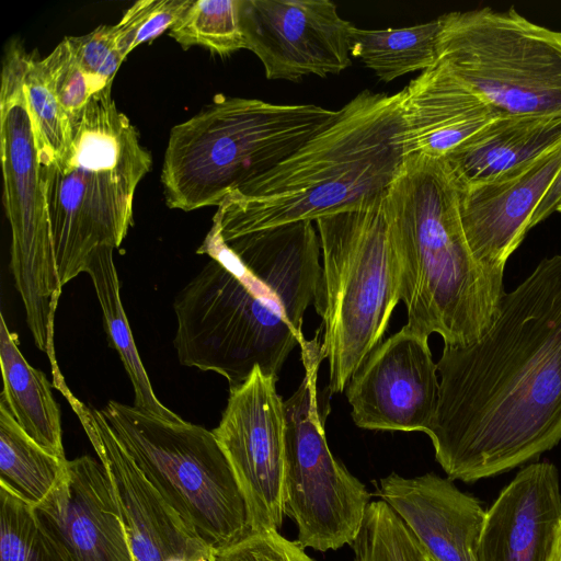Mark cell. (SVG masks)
<instances>
[{
	"label": "cell",
	"mask_w": 561,
	"mask_h": 561,
	"mask_svg": "<svg viewBox=\"0 0 561 561\" xmlns=\"http://www.w3.org/2000/svg\"><path fill=\"white\" fill-rule=\"evenodd\" d=\"M425 433L451 480L476 482L561 442V253L541 260L478 341L444 346Z\"/></svg>",
	"instance_id": "6da1fadb"
},
{
	"label": "cell",
	"mask_w": 561,
	"mask_h": 561,
	"mask_svg": "<svg viewBox=\"0 0 561 561\" xmlns=\"http://www.w3.org/2000/svg\"><path fill=\"white\" fill-rule=\"evenodd\" d=\"M405 327L444 346H467L494 323L504 268L481 263L466 240L459 188L444 158L410 154L386 191Z\"/></svg>",
	"instance_id": "7a4b0ae2"
},
{
	"label": "cell",
	"mask_w": 561,
	"mask_h": 561,
	"mask_svg": "<svg viewBox=\"0 0 561 561\" xmlns=\"http://www.w3.org/2000/svg\"><path fill=\"white\" fill-rule=\"evenodd\" d=\"M402 90H365L300 149L227 197L210 230L222 239L318 218L387 191L405 158Z\"/></svg>",
	"instance_id": "3957f363"
},
{
	"label": "cell",
	"mask_w": 561,
	"mask_h": 561,
	"mask_svg": "<svg viewBox=\"0 0 561 561\" xmlns=\"http://www.w3.org/2000/svg\"><path fill=\"white\" fill-rule=\"evenodd\" d=\"M70 118L67 152L39 163L61 288L84 272L94 252L121 245L133 224L136 187L152 165L112 89L94 94Z\"/></svg>",
	"instance_id": "277c9868"
},
{
	"label": "cell",
	"mask_w": 561,
	"mask_h": 561,
	"mask_svg": "<svg viewBox=\"0 0 561 561\" xmlns=\"http://www.w3.org/2000/svg\"><path fill=\"white\" fill-rule=\"evenodd\" d=\"M339 115L316 104H275L218 94L175 125L161 183L169 208L219 206L328 127Z\"/></svg>",
	"instance_id": "5b68a950"
},
{
	"label": "cell",
	"mask_w": 561,
	"mask_h": 561,
	"mask_svg": "<svg viewBox=\"0 0 561 561\" xmlns=\"http://www.w3.org/2000/svg\"><path fill=\"white\" fill-rule=\"evenodd\" d=\"M388 190V188H387ZM385 194L316 220L322 257L321 352L329 391L352 375L382 342L400 300V273L385 210Z\"/></svg>",
	"instance_id": "8992f818"
},
{
	"label": "cell",
	"mask_w": 561,
	"mask_h": 561,
	"mask_svg": "<svg viewBox=\"0 0 561 561\" xmlns=\"http://www.w3.org/2000/svg\"><path fill=\"white\" fill-rule=\"evenodd\" d=\"M101 412L144 476L213 550L253 533L245 497L213 431L114 400Z\"/></svg>",
	"instance_id": "52a82bcc"
},
{
	"label": "cell",
	"mask_w": 561,
	"mask_h": 561,
	"mask_svg": "<svg viewBox=\"0 0 561 561\" xmlns=\"http://www.w3.org/2000/svg\"><path fill=\"white\" fill-rule=\"evenodd\" d=\"M437 61L503 114L561 115V32L514 8L438 18Z\"/></svg>",
	"instance_id": "ba28073f"
},
{
	"label": "cell",
	"mask_w": 561,
	"mask_h": 561,
	"mask_svg": "<svg viewBox=\"0 0 561 561\" xmlns=\"http://www.w3.org/2000/svg\"><path fill=\"white\" fill-rule=\"evenodd\" d=\"M27 51L8 45L0 89L3 205L11 227V271L36 346L56 363L54 318L61 294L55 265L36 137L23 77Z\"/></svg>",
	"instance_id": "9c48e42d"
},
{
	"label": "cell",
	"mask_w": 561,
	"mask_h": 561,
	"mask_svg": "<svg viewBox=\"0 0 561 561\" xmlns=\"http://www.w3.org/2000/svg\"><path fill=\"white\" fill-rule=\"evenodd\" d=\"M320 327L300 346L305 375L284 401L286 420L283 514L297 526V542L325 552L351 546L358 536L371 494L331 453L318 391L323 360Z\"/></svg>",
	"instance_id": "30bf717a"
},
{
	"label": "cell",
	"mask_w": 561,
	"mask_h": 561,
	"mask_svg": "<svg viewBox=\"0 0 561 561\" xmlns=\"http://www.w3.org/2000/svg\"><path fill=\"white\" fill-rule=\"evenodd\" d=\"M277 378L255 367L245 381L230 387L213 430L245 497L253 533L279 530L284 519L286 420Z\"/></svg>",
	"instance_id": "8fae6325"
},
{
	"label": "cell",
	"mask_w": 561,
	"mask_h": 561,
	"mask_svg": "<svg viewBox=\"0 0 561 561\" xmlns=\"http://www.w3.org/2000/svg\"><path fill=\"white\" fill-rule=\"evenodd\" d=\"M77 414L110 478L135 561H209L213 549L169 505L115 436L101 410L54 380Z\"/></svg>",
	"instance_id": "7c38bea8"
},
{
	"label": "cell",
	"mask_w": 561,
	"mask_h": 561,
	"mask_svg": "<svg viewBox=\"0 0 561 561\" xmlns=\"http://www.w3.org/2000/svg\"><path fill=\"white\" fill-rule=\"evenodd\" d=\"M240 25L270 80L324 78L352 64V24L331 1L240 0Z\"/></svg>",
	"instance_id": "4fadbf2b"
},
{
	"label": "cell",
	"mask_w": 561,
	"mask_h": 561,
	"mask_svg": "<svg viewBox=\"0 0 561 561\" xmlns=\"http://www.w3.org/2000/svg\"><path fill=\"white\" fill-rule=\"evenodd\" d=\"M428 336L405 325L378 344L352 375L345 393L357 427L426 433L439 393Z\"/></svg>",
	"instance_id": "5bb4252c"
},
{
	"label": "cell",
	"mask_w": 561,
	"mask_h": 561,
	"mask_svg": "<svg viewBox=\"0 0 561 561\" xmlns=\"http://www.w3.org/2000/svg\"><path fill=\"white\" fill-rule=\"evenodd\" d=\"M33 510L67 561H135L110 478L92 456L68 460L65 477Z\"/></svg>",
	"instance_id": "9a60e30c"
},
{
	"label": "cell",
	"mask_w": 561,
	"mask_h": 561,
	"mask_svg": "<svg viewBox=\"0 0 561 561\" xmlns=\"http://www.w3.org/2000/svg\"><path fill=\"white\" fill-rule=\"evenodd\" d=\"M561 169V146L494 179L459 185V215L476 259L505 268Z\"/></svg>",
	"instance_id": "2e32d148"
},
{
	"label": "cell",
	"mask_w": 561,
	"mask_h": 561,
	"mask_svg": "<svg viewBox=\"0 0 561 561\" xmlns=\"http://www.w3.org/2000/svg\"><path fill=\"white\" fill-rule=\"evenodd\" d=\"M561 522L557 467H524L485 511L477 561H548Z\"/></svg>",
	"instance_id": "e0dca14e"
},
{
	"label": "cell",
	"mask_w": 561,
	"mask_h": 561,
	"mask_svg": "<svg viewBox=\"0 0 561 561\" xmlns=\"http://www.w3.org/2000/svg\"><path fill=\"white\" fill-rule=\"evenodd\" d=\"M376 495L437 561H477L486 510L454 480L434 472L412 478L391 472L376 483Z\"/></svg>",
	"instance_id": "ac0fdd59"
},
{
	"label": "cell",
	"mask_w": 561,
	"mask_h": 561,
	"mask_svg": "<svg viewBox=\"0 0 561 561\" xmlns=\"http://www.w3.org/2000/svg\"><path fill=\"white\" fill-rule=\"evenodd\" d=\"M402 92L405 157L446 158L503 115L438 61Z\"/></svg>",
	"instance_id": "d6986e66"
},
{
	"label": "cell",
	"mask_w": 561,
	"mask_h": 561,
	"mask_svg": "<svg viewBox=\"0 0 561 561\" xmlns=\"http://www.w3.org/2000/svg\"><path fill=\"white\" fill-rule=\"evenodd\" d=\"M561 146V115L503 114L444 158L459 185L494 179Z\"/></svg>",
	"instance_id": "ffe728a7"
},
{
	"label": "cell",
	"mask_w": 561,
	"mask_h": 561,
	"mask_svg": "<svg viewBox=\"0 0 561 561\" xmlns=\"http://www.w3.org/2000/svg\"><path fill=\"white\" fill-rule=\"evenodd\" d=\"M0 365L4 402L18 424L47 451L66 459L59 407L46 376L22 355L18 337L0 319Z\"/></svg>",
	"instance_id": "44dd1931"
},
{
	"label": "cell",
	"mask_w": 561,
	"mask_h": 561,
	"mask_svg": "<svg viewBox=\"0 0 561 561\" xmlns=\"http://www.w3.org/2000/svg\"><path fill=\"white\" fill-rule=\"evenodd\" d=\"M113 252L112 248H102L94 252L84 272L92 279L110 344L117 351L131 381L134 407L164 420L182 421L181 416L169 410L154 394L124 311Z\"/></svg>",
	"instance_id": "7402d4cb"
},
{
	"label": "cell",
	"mask_w": 561,
	"mask_h": 561,
	"mask_svg": "<svg viewBox=\"0 0 561 561\" xmlns=\"http://www.w3.org/2000/svg\"><path fill=\"white\" fill-rule=\"evenodd\" d=\"M438 19L417 25L350 30L351 56L360 59L379 80L390 82L414 71H424L437 62Z\"/></svg>",
	"instance_id": "603a6c76"
},
{
	"label": "cell",
	"mask_w": 561,
	"mask_h": 561,
	"mask_svg": "<svg viewBox=\"0 0 561 561\" xmlns=\"http://www.w3.org/2000/svg\"><path fill=\"white\" fill-rule=\"evenodd\" d=\"M67 462L31 438L0 400V485L35 506L65 477Z\"/></svg>",
	"instance_id": "cb8c5ba5"
},
{
	"label": "cell",
	"mask_w": 561,
	"mask_h": 561,
	"mask_svg": "<svg viewBox=\"0 0 561 561\" xmlns=\"http://www.w3.org/2000/svg\"><path fill=\"white\" fill-rule=\"evenodd\" d=\"M169 35L184 49L203 46L220 56L245 48L240 0H193Z\"/></svg>",
	"instance_id": "d4e9b609"
},
{
	"label": "cell",
	"mask_w": 561,
	"mask_h": 561,
	"mask_svg": "<svg viewBox=\"0 0 561 561\" xmlns=\"http://www.w3.org/2000/svg\"><path fill=\"white\" fill-rule=\"evenodd\" d=\"M23 84L39 163L61 158L71 144V118L54 92L42 59L36 54L27 53Z\"/></svg>",
	"instance_id": "484cf974"
},
{
	"label": "cell",
	"mask_w": 561,
	"mask_h": 561,
	"mask_svg": "<svg viewBox=\"0 0 561 561\" xmlns=\"http://www.w3.org/2000/svg\"><path fill=\"white\" fill-rule=\"evenodd\" d=\"M353 561H426V550L382 500L371 501L351 545Z\"/></svg>",
	"instance_id": "4316f807"
},
{
	"label": "cell",
	"mask_w": 561,
	"mask_h": 561,
	"mask_svg": "<svg viewBox=\"0 0 561 561\" xmlns=\"http://www.w3.org/2000/svg\"><path fill=\"white\" fill-rule=\"evenodd\" d=\"M0 561H67L39 525L33 506L0 485Z\"/></svg>",
	"instance_id": "83f0119b"
},
{
	"label": "cell",
	"mask_w": 561,
	"mask_h": 561,
	"mask_svg": "<svg viewBox=\"0 0 561 561\" xmlns=\"http://www.w3.org/2000/svg\"><path fill=\"white\" fill-rule=\"evenodd\" d=\"M193 0H140L113 25L124 58L137 46L150 43L175 24Z\"/></svg>",
	"instance_id": "f1b7e54d"
},
{
	"label": "cell",
	"mask_w": 561,
	"mask_h": 561,
	"mask_svg": "<svg viewBox=\"0 0 561 561\" xmlns=\"http://www.w3.org/2000/svg\"><path fill=\"white\" fill-rule=\"evenodd\" d=\"M54 92L70 117L82 111L96 94L80 66L69 36L42 59Z\"/></svg>",
	"instance_id": "f546056e"
},
{
	"label": "cell",
	"mask_w": 561,
	"mask_h": 561,
	"mask_svg": "<svg viewBox=\"0 0 561 561\" xmlns=\"http://www.w3.org/2000/svg\"><path fill=\"white\" fill-rule=\"evenodd\" d=\"M78 60L96 93L112 89L113 80L124 58L113 25H100L81 36H69Z\"/></svg>",
	"instance_id": "4dcf8cb0"
},
{
	"label": "cell",
	"mask_w": 561,
	"mask_h": 561,
	"mask_svg": "<svg viewBox=\"0 0 561 561\" xmlns=\"http://www.w3.org/2000/svg\"><path fill=\"white\" fill-rule=\"evenodd\" d=\"M209 561H314L297 541L276 529L254 531L239 542L214 550Z\"/></svg>",
	"instance_id": "1f68e13d"
},
{
	"label": "cell",
	"mask_w": 561,
	"mask_h": 561,
	"mask_svg": "<svg viewBox=\"0 0 561 561\" xmlns=\"http://www.w3.org/2000/svg\"><path fill=\"white\" fill-rule=\"evenodd\" d=\"M561 203V169L559 170L557 176L552 181L549 186L547 193L545 194L542 201L536 208L530 228H534L539 222L547 219L552 213L557 211L559 204Z\"/></svg>",
	"instance_id": "d6a6232c"
},
{
	"label": "cell",
	"mask_w": 561,
	"mask_h": 561,
	"mask_svg": "<svg viewBox=\"0 0 561 561\" xmlns=\"http://www.w3.org/2000/svg\"><path fill=\"white\" fill-rule=\"evenodd\" d=\"M548 561H561V522L559 524L554 543Z\"/></svg>",
	"instance_id": "836d02e7"
},
{
	"label": "cell",
	"mask_w": 561,
	"mask_h": 561,
	"mask_svg": "<svg viewBox=\"0 0 561 561\" xmlns=\"http://www.w3.org/2000/svg\"><path fill=\"white\" fill-rule=\"evenodd\" d=\"M426 561H437L436 559H434L427 551H426Z\"/></svg>",
	"instance_id": "e575fe53"
},
{
	"label": "cell",
	"mask_w": 561,
	"mask_h": 561,
	"mask_svg": "<svg viewBox=\"0 0 561 561\" xmlns=\"http://www.w3.org/2000/svg\"><path fill=\"white\" fill-rule=\"evenodd\" d=\"M557 210L561 213V203L559 204Z\"/></svg>",
	"instance_id": "d590c367"
}]
</instances>
